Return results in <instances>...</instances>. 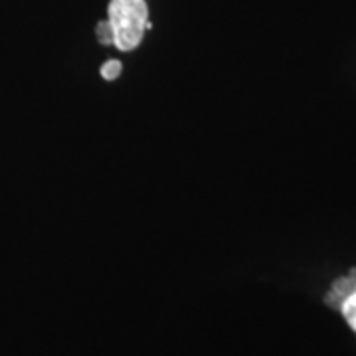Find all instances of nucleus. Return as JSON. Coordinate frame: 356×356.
I'll return each instance as SVG.
<instances>
[{"mask_svg": "<svg viewBox=\"0 0 356 356\" xmlns=\"http://www.w3.org/2000/svg\"><path fill=\"white\" fill-rule=\"evenodd\" d=\"M107 22L113 32L115 48L133 51L151 28L147 0H111L107 8Z\"/></svg>", "mask_w": 356, "mask_h": 356, "instance_id": "1", "label": "nucleus"}, {"mask_svg": "<svg viewBox=\"0 0 356 356\" xmlns=\"http://www.w3.org/2000/svg\"><path fill=\"white\" fill-rule=\"evenodd\" d=\"M343 313L346 321H348V325L353 327V331L356 332V289L346 299L343 301Z\"/></svg>", "mask_w": 356, "mask_h": 356, "instance_id": "2", "label": "nucleus"}, {"mask_svg": "<svg viewBox=\"0 0 356 356\" xmlns=\"http://www.w3.org/2000/svg\"><path fill=\"white\" fill-rule=\"evenodd\" d=\"M121 74V62H117V60H109V62H105L102 65V76L103 79H107V81H113L117 79Z\"/></svg>", "mask_w": 356, "mask_h": 356, "instance_id": "3", "label": "nucleus"}, {"mask_svg": "<svg viewBox=\"0 0 356 356\" xmlns=\"http://www.w3.org/2000/svg\"><path fill=\"white\" fill-rule=\"evenodd\" d=\"M95 32H97V40L105 44V46H111L113 44V32H111V26L107 20H102L97 28H95Z\"/></svg>", "mask_w": 356, "mask_h": 356, "instance_id": "4", "label": "nucleus"}]
</instances>
